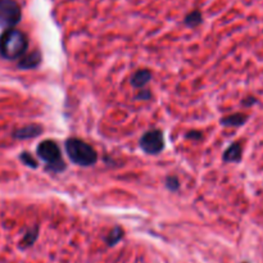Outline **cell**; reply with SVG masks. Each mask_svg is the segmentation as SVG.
<instances>
[{"instance_id":"277c9868","label":"cell","mask_w":263,"mask_h":263,"mask_svg":"<svg viewBox=\"0 0 263 263\" xmlns=\"http://www.w3.org/2000/svg\"><path fill=\"white\" fill-rule=\"evenodd\" d=\"M22 10L15 0H0V28L9 30L18 25Z\"/></svg>"},{"instance_id":"4fadbf2b","label":"cell","mask_w":263,"mask_h":263,"mask_svg":"<svg viewBox=\"0 0 263 263\" xmlns=\"http://www.w3.org/2000/svg\"><path fill=\"white\" fill-rule=\"evenodd\" d=\"M36 238H37V228L33 229V230H30L27 234H26L25 238H23V240H22V243H21V246L25 247V248L31 247L33 243H35Z\"/></svg>"},{"instance_id":"5bb4252c","label":"cell","mask_w":263,"mask_h":263,"mask_svg":"<svg viewBox=\"0 0 263 263\" xmlns=\"http://www.w3.org/2000/svg\"><path fill=\"white\" fill-rule=\"evenodd\" d=\"M166 186L172 192H176L180 187V181L176 176H168L166 179Z\"/></svg>"},{"instance_id":"30bf717a","label":"cell","mask_w":263,"mask_h":263,"mask_svg":"<svg viewBox=\"0 0 263 263\" xmlns=\"http://www.w3.org/2000/svg\"><path fill=\"white\" fill-rule=\"evenodd\" d=\"M247 118L248 117L246 115H243V113H236V115H231L222 118L221 122H222L223 126H229V127H239V126L246 123Z\"/></svg>"},{"instance_id":"e0dca14e","label":"cell","mask_w":263,"mask_h":263,"mask_svg":"<svg viewBox=\"0 0 263 263\" xmlns=\"http://www.w3.org/2000/svg\"><path fill=\"white\" fill-rule=\"evenodd\" d=\"M256 103H257V99L253 97H249V98H247V99L243 100V104L247 105V107H251V105L256 104Z\"/></svg>"},{"instance_id":"ba28073f","label":"cell","mask_w":263,"mask_h":263,"mask_svg":"<svg viewBox=\"0 0 263 263\" xmlns=\"http://www.w3.org/2000/svg\"><path fill=\"white\" fill-rule=\"evenodd\" d=\"M43 131V127L39 125H28L25 127L20 128L14 133V138L17 139H32L39 136Z\"/></svg>"},{"instance_id":"8fae6325","label":"cell","mask_w":263,"mask_h":263,"mask_svg":"<svg viewBox=\"0 0 263 263\" xmlns=\"http://www.w3.org/2000/svg\"><path fill=\"white\" fill-rule=\"evenodd\" d=\"M203 22V15L200 13V10H192L189 14L185 17L184 23L187 26V27H197L200 23Z\"/></svg>"},{"instance_id":"ac0fdd59","label":"cell","mask_w":263,"mask_h":263,"mask_svg":"<svg viewBox=\"0 0 263 263\" xmlns=\"http://www.w3.org/2000/svg\"><path fill=\"white\" fill-rule=\"evenodd\" d=\"M243 263H248V262H243Z\"/></svg>"},{"instance_id":"6da1fadb","label":"cell","mask_w":263,"mask_h":263,"mask_svg":"<svg viewBox=\"0 0 263 263\" xmlns=\"http://www.w3.org/2000/svg\"><path fill=\"white\" fill-rule=\"evenodd\" d=\"M28 40L25 33L15 28L5 30L0 35V55L5 59H17L26 53Z\"/></svg>"},{"instance_id":"5b68a950","label":"cell","mask_w":263,"mask_h":263,"mask_svg":"<svg viewBox=\"0 0 263 263\" xmlns=\"http://www.w3.org/2000/svg\"><path fill=\"white\" fill-rule=\"evenodd\" d=\"M140 146L146 154H158L164 148L163 134L159 130H151L140 139Z\"/></svg>"},{"instance_id":"2e32d148","label":"cell","mask_w":263,"mask_h":263,"mask_svg":"<svg viewBox=\"0 0 263 263\" xmlns=\"http://www.w3.org/2000/svg\"><path fill=\"white\" fill-rule=\"evenodd\" d=\"M187 139H193V140H200V139L203 138L202 133H199V131H190L189 134L186 135Z\"/></svg>"},{"instance_id":"7a4b0ae2","label":"cell","mask_w":263,"mask_h":263,"mask_svg":"<svg viewBox=\"0 0 263 263\" xmlns=\"http://www.w3.org/2000/svg\"><path fill=\"white\" fill-rule=\"evenodd\" d=\"M66 152L73 163L82 167L92 166L98 159L95 149L81 139H68L66 141Z\"/></svg>"},{"instance_id":"52a82bcc","label":"cell","mask_w":263,"mask_h":263,"mask_svg":"<svg viewBox=\"0 0 263 263\" xmlns=\"http://www.w3.org/2000/svg\"><path fill=\"white\" fill-rule=\"evenodd\" d=\"M152 79V72L149 69H139L131 79V85L136 89H143Z\"/></svg>"},{"instance_id":"7c38bea8","label":"cell","mask_w":263,"mask_h":263,"mask_svg":"<svg viewBox=\"0 0 263 263\" xmlns=\"http://www.w3.org/2000/svg\"><path fill=\"white\" fill-rule=\"evenodd\" d=\"M122 238H123V230L120 228V226H116V228L112 229V231L108 234L105 241H107L108 246L113 247V246H116L118 241H121V239Z\"/></svg>"},{"instance_id":"9a60e30c","label":"cell","mask_w":263,"mask_h":263,"mask_svg":"<svg viewBox=\"0 0 263 263\" xmlns=\"http://www.w3.org/2000/svg\"><path fill=\"white\" fill-rule=\"evenodd\" d=\"M21 159H22V162L26 166H30L32 167V168H36V167H37V162H36L27 152H23V153L21 154Z\"/></svg>"},{"instance_id":"3957f363","label":"cell","mask_w":263,"mask_h":263,"mask_svg":"<svg viewBox=\"0 0 263 263\" xmlns=\"http://www.w3.org/2000/svg\"><path fill=\"white\" fill-rule=\"evenodd\" d=\"M37 156L46 163V170L50 172H62L66 168L61 149L53 140H44L37 146Z\"/></svg>"},{"instance_id":"9c48e42d","label":"cell","mask_w":263,"mask_h":263,"mask_svg":"<svg viewBox=\"0 0 263 263\" xmlns=\"http://www.w3.org/2000/svg\"><path fill=\"white\" fill-rule=\"evenodd\" d=\"M41 62V55L37 50L32 51V53L27 54L26 57H23L22 61L20 62V67L23 69H30L35 68L39 66V63Z\"/></svg>"},{"instance_id":"8992f818","label":"cell","mask_w":263,"mask_h":263,"mask_svg":"<svg viewBox=\"0 0 263 263\" xmlns=\"http://www.w3.org/2000/svg\"><path fill=\"white\" fill-rule=\"evenodd\" d=\"M241 156H243V145L241 143L236 141V143H233L223 153V161L225 162H239L241 159Z\"/></svg>"}]
</instances>
